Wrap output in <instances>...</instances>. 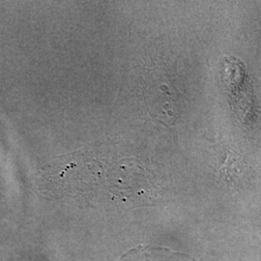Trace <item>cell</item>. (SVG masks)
I'll list each match as a JSON object with an SVG mask.
<instances>
[{
	"label": "cell",
	"instance_id": "1",
	"mask_svg": "<svg viewBox=\"0 0 261 261\" xmlns=\"http://www.w3.org/2000/svg\"><path fill=\"white\" fill-rule=\"evenodd\" d=\"M118 261H196L186 253L165 247L140 245L124 253Z\"/></svg>",
	"mask_w": 261,
	"mask_h": 261
}]
</instances>
